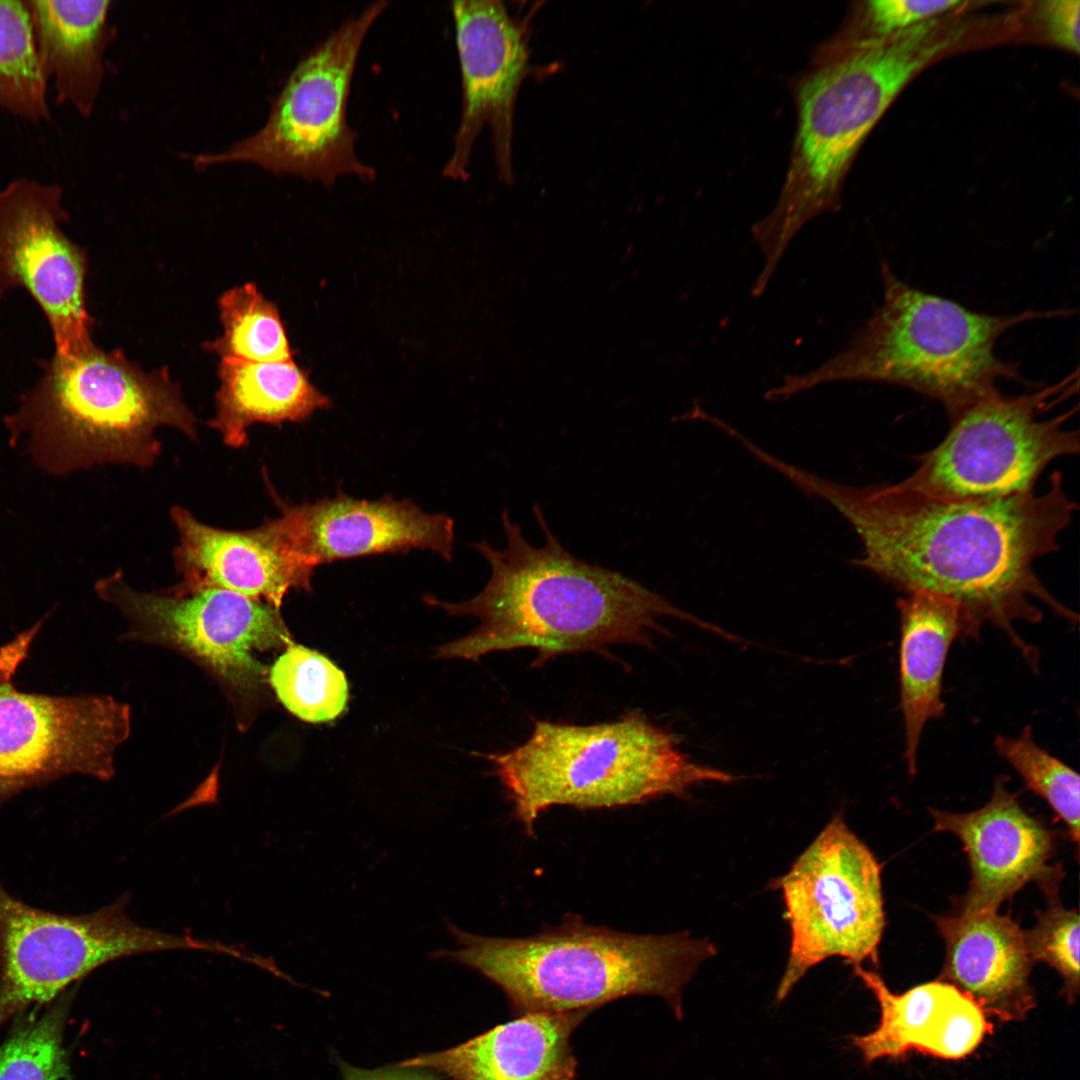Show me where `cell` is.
I'll list each match as a JSON object with an SVG mask.
<instances>
[{
    "label": "cell",
    "instance_id": "obj_1",
    "mask_svg": "<svg viewBox=\"0 0 1080 1080\" xmlns=\"http://www.w3.org/2000/svg\"><path fill=\"white\" fill-rule=\"evenodd\" d=\"M785 478L852 525L863 555L850 565L904 593L925 591L954 601L963 616V638H975L989 623L1035 665L1034 649L1014 624L1039 622L1041 605L1077 621L1034 570L1038 559L1058 550L1059 536L1077 510L1059 472L1042 494L989 500L942 499L899 482L844 485L794 465Z\"/></svg>",
    "mask_w": 1080,
    "mask_h": 1080
},
{
    "label": "cell",
    "instance_id": "obj_2",
    "mask_svg": "<svg viewBox=\"0 0 1080 1080\" xmlns=\"http://www.w3.org/2000/svg\"><path fill=\"white\" fill-rule=\"evenodd\" d=\"M533 513L544 534L542 546L526 541L504 510L506 548L495 549L487 541L473 545L491 568L484 589L460 603L425 596V602L451 616L480 620L468 635L439 647L437 657L477 660L491 652L529 648L538 652V665L558 655L601 652L613 644L648 647L649 631H663L658 622L662 617L725 634L641 583L573 556L550 530L538 505Z\"/></svg>",
    "mask_w": 1080,
    "mask_h": 1080
},
{
    "label": "cell",
    "instance_id": "obj_3",
    "mask_svg": "<svg viewBox=\"0 0 1080 1080\" xmlns=\"http://www.w3.org/2000/svg\"><path fill=\"white\" fill-rule=\"evenodd\" d=\"M961 33L937 18L887 36L828 40L818 49L795 81L797 127L780 195L751 228L763 256L754 298L766 291L803 226L839 210L854 156L896 95Z\"/></svg>",
    "mask_w": 1080,
    "mask_h": 1080
},
{
    "label": "cell",
    "instance_id": "obj_4",
    "mask_svg": "<svg viewBox=\"0 0 1080 1080\" xmlns=\"http://www.w3.org/2000/svg\"><path fill=\"white\" fill-rule=\"evenodd\" d=\"M457 943L447 959L496 984L519 1015L590 1010L633 995L661 997L683 1017L682 991L699 965L716 953L688 933L635 935L594 926L577 916L524 938L467 932L446 921Z\"/></svg>",
    "mask_w": 1080,
    "mask_h": 1080
},
{
    "label": "cell",
    "instance_id": "obj_5",
    "mask_svg": "<svg viewBox=\"0 0 1080 1080\" xmlns=\"http://www.w3.org/2000/svg\"><path fill=\"white\" fill-rule=\"evenodd\" d=\"M880 274L883 302L849 343L817 368L784 376L765 392L766 401H787L831 382L868 381L925 395L940 402L951 417L997 389L999 380L1020 379L1017 365L996 354L1005 332L1026 321L1070 314L976 312L910 286L884 261Z\"/></svg>",
    "mask_w": 1080,
    "mask_h": 1080
},
{
    "label": "cell",
    "instance_id": "obj_6",
    "mask_svg": "<svg viewBox=\"0 0 1080 1080\" xmlns=\"http://www.w3.org/2000/svg\"><path fill=\"white\" fill-rule=\"evenodd\" d=\"M14 434L57 472L97 464L152 466L161 453L160 426L197 440L196 419L165 370L144 372L120 350L94 343L56 354L19 410L7 418Z\"/></svg>",
    "mask_w": 1080,
    "mask_h": 1080
},
{
    "label": "cell",
    "instance_id": "obj_7",
    "mask_svg": "<svg viewBox=\"0 0 1080 1080\" xmlns=\"http://www.w3.org/2000/svg\"><path fill=\"white\" fill-rule=\"evenodd\" d=\"M485 758L528 834L552 806L615 808L681 796L705 781L738 780L693 762L678 738L640 712L592 725L539 720L523 744Z\"/></svg>",
    "mask_w": 1080,
    "mask_h": 1080
},
{
    "label": "cell",
    "instance_id": "obj_8",
    "mask_svg": "<svg viewBox=\"0 0 1080 1080\" xmlns=\"http://www.w3.org/2000/svg\"><path fill=\"white\" fill-rule=\"evenodd\" d=\"M1078 389V371L1018 395L994 389L951 416L944 439L918 457L899 483L953 500H989L1034 492L1055 459L1077 454L1079 434L1066 427L1077 408L1049 416Z\"/></svg>",
    "mask_w": 1080,
    "mask_h": 1080
},
{
    "label": "cell",
    "instance_id": "obj_9",
    "mask_svg": "<svg viewBox=\"0 0 1080 1080\" xmlns=\"http://www.w3.org/2000/svg\"><path fill=\"white\" fill-rule=\"evenodd\" d=\"M388 5L383 0L370 3L306 54L259 131L224 152L200 155L196 162L250 163L326 187L346 175L373 181L375 168L356 155L357 132L347 121V104L361 46Z\"/></svg>",
    "mask_w": 1080,
    "mask_h": 1080
},
{
    "label": "cell",
    "instance_id": "obj_10",
    "mask_svg": "<svg viewBox=\"0 0 1080 1080\" xmlns=\"http://www.w3.org/2000/svg\"><path fill=\"white\" fill-rule=\"evenodd\" d=\"M129 900L124 894L88 914H59L28 905L0 882V1027L109 962L170 950L224 952L222 942L139 925L126 912Z\"/></svg>",
    "mask_w": 1080,
    "mask_h": 1080
},
{
    "label": "cell",
    "instance_id": "obj_11",
    "mask_svg": "<svg viewBox=\"0 0 1080 1080\" xmlns=\"http://www.w3.org/2000/svg\"><path fill=\"white\" fill-rule=\"evenodd\" d=\"M95 587L126 618L130 639L173 649L213 675L242 722L268 680L267 667L256 653L293 642L280 609L229 590L142 592L129 586L119 571Z\"/></svg>",
    "mask_w": 1080,
    "mask_h": 1080
},
{
    "label": "cell",
    "instance_id": "obj_12",
    "mask_svg": "<svg viewBox=\"0 0 1080 1080\" xmlns=\"http://www.w3.org/2000/svg\"><path fill=\"white\" fill-rule=\"evenodd\" d=\"M791 942L776 991L782 1002L820 962L841 957L855 965L878 960L885 927L881 865L836 815L776 880Z\"/></svg>",
    "mask_w": 1080,
    "mask_h": 1080
},
{
    "label": "cell",
    "instance_id": "obj_13",
    "mask_svg": "<svg viewBox=\"0 0 1080 1080\" xmlns=\"http://www.w3.org/2000/svg\"><path fill=\"white\" fill-rule=\"evenodd\" d=\"M0 665V808L24 790L82 774L109 781L131 731L129 705L112 696L20 691Z\"/></svg>",
    "mask_w": 1080,
    "mask_h": 1080
},
{
    "label": "cell",
    "instance_id": "obj_14",
    "mask_svg": "<svg viewBox=\"0 0 1080 1080\" xmlns=\"http://www.w3.org/2000/svg\"><path fill=\"white\" fill-rule=\"evenodd\" d=\"M58 184L20 177L0 189V296L25 289L45 314L56 354L91 345L85 251L61 228L68 214Z\"/></svg>",
    "mask_w": 1080,
    "mask_h": 1080
},
{
    "label": "cell",
    "instance_id": "obj_15",
    "mask_svg": "<svg viewBox=\"0 0 1080 1080\" xmlns=\"http://www.w3.org/2000/svg\"><path fill=\"white\" fill-rule=\"evenodd\" d=\"M461 73L462 109L442 175L469 178L476 139L488 126L499 179L514 183L513 135L520 88L530 72L528 23L499 0L451 2Z\"/></svg>",
    "mask_w": 1080,
    "mask_h": 1080
},
{
    "label": "cell",
    "instance_id": "obj_16",
    "mask_svg": "<svg viewBox=\"0 0 1080 1080\" xmlns=\"http://www.w3.org/2000/svg\"><path fill=\"white\" fill-rule=\"evenodd\" d=\"M279 526L307 566L351 557L427 549L451 561L454 523L408 499H355L344 493L291 505L280 498Z\"/></svg>",
    "mask_w": 1080,
    "mask_h": 1080
},
{
    "label": "cell",
    "instance_id": "obj_17",
    "mask_svg": "<svg viewBox=\"0 0 1080 1080\" xmlns=\"http://www.w3.org/2000/svg\"><path fill=\"white\" fill-rule=\"evenodd\" d=\"M1006 781L998 777L990 800L975 811L929 809L934 829L957 836L968 857L971 877L959 907L998 911L1032 881L1047 895L1057 893L1058 872L1049 865L1052 833L1023 809Z\"/></svg>",
    "mask_w": 1080,
    "mask_h": 1080
},
{
    "label": "cell",
    "instance_id": "obj_18",
    "mask_svg": "<svg viewBox=\"0 0 1080 1080\" xmlns=\"http://www.w3.org/2000/svg\"><path fill=\"white\" fill-rule=\"evenodd\" d=\"M170 515L179 536L173 559L181 580L169 592L221 588L280 609L291 589L311 591L314 569L291 550L276 518L231 531L204 524L178 505Z\"/></svg>",
    "mask_w": 1080,
    "mask_h": 1080
},
{
    "label": "cell",
    "instance_id": "obj_19",
    "mask_svg": "<svg viewBox=\"0 0 1080 1080\" xmlns=\"http://www.w3.org/2000/svg\"><path fill=\"white\" fill-rule=\"evenodd\" d=\"M853 968L880 1008L876 1029L851 1039L866 1064L882 1058H901L910 1051L960 1059L992 1031L979 1004L946 981L924 983L898 995L889 990L878 973L861 965Z\"/></svg>",
    "mask_w": 1080,
    "mask_h": 1080
},
{
    "label": "cell",
    "instance_id": "obj_20",
    "mask_svg": "<svg viewBox=\"0 0 1080 1080\" xmlns=\"http://www.w3.org/2000/svg\"><path fill=\"white\" fill-rule=\"evenodd\" d=\"M945 944L940 980L969 995L1002 1021L1023 1019L1035 1005L1033 961L1024 930L998 911L958 909L935 919Z\"/></svg>",
    "mask_w": 1080,
    "mask_h": 1080
},
{
    "label": "cell",
    "instance_id": "obj_21",
    "mask_svg": "<svg viewBox=\"0 0 1080 1080\" xmlns=\"http://www.w3.org/2000/svg\"><path fill=\"white\" fill-rule=\"evenodd\" d=\"M591 1012L522 1014L456 1047L396 1066L437 1070L455 1080H575L570 1038Z\"/></svg>",
    "mask_w": 1080,
    "mask_h": 1080
},
{
    "label": "cell",
    "instance_id": "obj_22",
    "mask_svg": "<svg viewBox=\"0 0 1080 1080\" xmlns=\"http://www.w3.org/2000/svg\"><path fill=\"white\" fill-rule=\"evenodd\" d=\"M900 615L899 683L903 715L904 760L916 773L917 752L926 723L943 715L942 681L948 651L963 638L959 606L930 592L905 593L897 602Z\"/></svg>",
    "mask_w": 1080,
    "mask_h": 1080
},
{
    "label": "cell",
    "instance_id": "obj_23",
    "mask_svg": "<svg viewBox=\"0 0 1080 1080\" xmlns=\"http://www.w3.org/2000/svg\"><path fill=\"white\" fill-rule=\"evenodd\" d=\"M27 2L40 65L57 103L90 116L104 77L110 1Z\"/></svg>",
    "mask_w": 1080,
    "mask_h": 1080
},
{
    "label": "cell",
    "instance_id": "obj_24",
    "mask_svg": "<svg viewBox=\"0 0 1080 1080\" xmlns=\"http://www.w3.org/2000/svg\"><path fill=\"white\" fill-rule=\"evenodd\" d=\"M218 375L216 414L208 424L219 432L224 444L232 448L248 444V430L255 423L302 421L331 405L329 398L311 384L292 359L278 362L221 360Z\"/></svg>",
    "mask_w": 1080,
    "mask_h": 1080
},
{
    "label": "cell",
    "instance_id": "obj_25",
    "mask_svg": "<svg viewBox=\"0 0 1080 1080\" xmlns=\"http://www.w3.org/2000/svg\"><path fill=\"white\" fill-rule=\"evenodd\" d=\"M47 86L27 0H0V107L29 121H49Z\"/></svg>",
    "mask_w": 1080,
    "mask_h": 1080
},
{
    "label": "cell",
    "instance_id": "obj_26",
    "mask_svg": "<svg viewBox=\"0 0 1080 1080\" xmlns=\"http://www.w3.org/2000/svg\"><path fill=\"white\" fill-rule=\"evenodd\" d=\"M223 333L207 344L221 360H291L287 336L275 305L252 283L226 291L218 302Z\"/></svg>",
    "mask_w": 1080,
    "mask_h": 1080
},
{
    "label": "cell",
    "instance_id": "obj_27",
    "mask_svg": "<svg viewBox=\"0 0 1080 1080\" xmlns=\"http://www.w3.org/2000/svg\"><path fill=\"white\" fill-rule=\"evenodd\" d=\"M268 681L283 706L307 722L335 719L348 698L344 673L324 655L294 642L276 659Z\"/></svg>",
    "mask_w": 1080,
    "mask_h": 1080
},
{
    "label": "cell",
    "instance_id": "obj_28",
    "mask_svg": "<svg viewBox=\"0 0 1080 1080\" xmlns=\"http://www.w3.org/2000/svg\"><path fill=\"white\" fill-rule=\"evenodd\" d=\"M999 755L1022 777L1026 786L1047 802L1064 822L1071 840L1079 843L1080 777L1066 763L1040 747L1026 726L1018 737L998 735Z\"/></svg>",
    "mask_w": 1080,
    "mask_h": 1080
},
{
    "label": "cell",
    "instance_id": "obj_29",
    "mask_svg": "<svg viewBox=\"0 0 1080 1080\" xmlns=\"http://www.w3.org/2000/svg\"><path fill=\"white\" fill-rule=\"evenodd\" d=\"M64 1006L54 1005L20 1025L0 1046V1080H65Z\"/></svg>",
    "mask_w": 1080,
    "mask_h": 1080
},
{
    "label": "cell",
    "instance_id": "obj_30",
    "mask_svg": "<svg viewBox=\"0 0 1080 1080\" xmlns=\"http://www.w3.org/2000/svg\"><path fill=\"white\" fill-rule=\"evenodd\" d=\"M1049 899L1035 925L1024 930L1026 945L1033 962H1044L1059 973L1067 998L1074 1000L1079 990V915L1063 907L1057 893Z\"/></svg>",
    "mask_w": 1080,
    "mask_h": 1080
},
{
    "label": "cell",
    "instance_id": "obj_31",
    "mask_svg": "<svg viewBox=\"0 0 1080 1080\" xmlns=\"http://www.w3.org/2000/svg\"><path fill=\"white\" fill-rule=\"evenodd\" d=\"M963 4L958 0H876L864 4L859 19V29L863 35L852 38L834 37L839 40H855L870 37H882L910 29L924 22L937 19Z\"/></svg>",
    "mask_w": 1080,
    "mask_h": 1080
},
{
    "label": "cell",
    "instance_id": "obj_32",
    "mask_svg": "<svg viewBox=\"0 0 1080 1080\" xmlns=\"http://www.w3.org/2000/svg\"><path fill=\"white\" fill-rule=\"evenodd\" d=\"M1042 16L1049 38L1058 46L1078 53L1080 47V1L1044 3Z\"/></svg>",
    "mask_w": 1080,
    "mask_h": 1080
},
{
    "label": "cell",
    "instance_id": "obj_33",
    "mask_svg": "<svg viewBox=\"0 0 1080 1080\" xmlns=\"http://www.w3.org/2000/svg\"><path fill=\"white\" fill-rule=\"evenodd\" d=\"M364 1070L356 1068L361 1080H437L433 1077L409 1071L408 1068Z\"/></svg>",
    "mask_w": 1080,
    "mask_h": 1080
},
{
    "label": "cell",
    "instance_id": "obj_34",
    "mask_svg": "<svg viewBox=\"0 0 1080 1080\" xmlns=\"http://www.w3.org/2000/svg\"><path fill=\"white\" fill-rule=\"evenodd\" d=\"M343 1080H361L356 1072V1067L343 1065Z\"/></svg>",
    "mask_w": 1080,
    "mask_h": 1080
}]
</instances>
